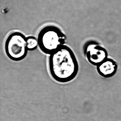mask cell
<instances>
[{"mask_svg": "<svg viewBox=\"0 0 121 121\" xmlns=\"http://www.w3.org/2000/svg\"><path fill=\"white\" fill-rule=\"evenodd\" d=\"M27 37L21 32L10 34L6 39L5 44V53L11 60H22L26 56L28 51Z\"/></svg>", "mask_w": 121, "mask_h": 121, "instance_id": "obj_3", "label": "cell"}, {"mask_svg": "<svg viewBox=\"0 0 121 121\" xmlns=\"http://www.w3.org/2000/svg\"><path fill=\"white\" fill-rule=\"evenodd\" d=\"M85 53L88 62L96 66L108 58L107 50L95 42L90 43L86 45Z\"/></svg>", "mask_w": 121, "mask_h": 121, "instance_id": "obj_4", "label": "cell"}, {"mask_svg": "<svg viewBox=\"0 0 121 121\" xmlns=\"http://www.w3.org/2000/svg\"><path fill=\"white\" fill-rule=\"evenodd\" d=\"M37 39L42 51L50 55L64 45L66 38L59 28L50 25L41 30Z\"/></svg>", "mask_w": 121, "mask_h": 121, "instance_id": "obj_2", "label": "cell"}, {"mask_svg": "<svg viewBox=\"0 0 121 121\" xmlns=\"http://www.w3.org/2000/svg\"><path fill=\"white\" fill-rule=\"evenodd\" d=\"M49 66L52 78L61 83L73 80L79 69L75 54L70 48L65 45L50 54Z\"/></svg>", "mask_w": 121, "mask_h": 121, "instance_id": "obj_1", "label": "cell"}, {"mask_svg": "<svg viewBox=\"0 0 121 121\" xmlns=\"http://www.w3.org/2000/svg\"><path fill=\"white\" fill-rule=\"evenodd\" d=\"M27 42L29 50H35L39 46L37 39L34 37L30 36L27 37Z\"/></svg>", "mask_w": 121, "mask_h": 121, "instance_id": "obj_6", "label": "cell"}, {"mask_svg": "<svg viewBox=\"0 0 121 121\" xmlns=\"http://www.w3.org/2000/svg\"><path fill=\"white\" fill-rule=\"evenodd\" d=\"M117 69V65L116 61L108 58L97 66L99 74L105 78L112 77L116 73Z\"/></svg>", "mask_w": 121, "mask_h": 121, "instance_id": "obj_5", "label": "cell"}]
</instances>
